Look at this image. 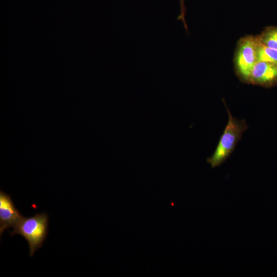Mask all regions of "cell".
I'll use <instances>...</instances> for the list:
<instances>
[{
    "label": "cell",
    "mask_w": 277,
    "mask_h": 277,
    "mask_svg": "<svg viewBox=\"0 0 277 277\" xmlns=\"http://www.w3.org/2000/svg\"><path fill=\"white\" fill-rule=\"evenodd\" d=\"M179 1L180 6V13L177 19L182 22L185 30L188 32V28L185 19L186 8L185 6V0Z\"/></svg>",
    "instance_id": "ba28073f"
},
{
    "label": "cell",
    "mask_w": 277,
    "mask_h": 277,
    "mask_svg": "<svg viewBox=\"0 0 277 277\" xmlns=\"http://www.w3.org/2000/svg\"><path fill=\"white\" fill-rule=\"evenodd\" d=\"M256 39V54L258 61H266L277 64V50L269 48Z\"/></svg>",
    "instance_id": "8992f818"
},
{
    "label": "cell",
    "mask_w": 277,
    "mask_h": 277,
    "mask_svg": "<svg viewBox=\"0 0 277 277\" xmlns=\"http://www.w3.org/2000/svg\"><path fill=\"white\" fill-rule=\"evenodd\" d=\"M226 107L228 115L227 124L214 153L207 159L212 168L218 167L226 161L234 150L244 132L248 128L245 120H238L234 117Z\"/></svg>",
    "instance_id": "6da1fadb"
},
{
    "label": "cell",
    "mask_w": 277,
    "mask_h": 277,
    "mask_svg": "<svg viewBox=\"0 0 277 277\" xmlns=\"http://www.w3.org/2000/svg\"><path fill=\"white\" fill-rule=\"evenodd\" d=\"M49 217L45 213L29 217H23L13 228L10 235L19 234L27 242L30 256L42 247L48 234Z\"/></svg>",
    "instance_id": "7a4b0ae2"
},
{
    "label": "cell",
    "mask_w": 277,
    "mask_h": 277,
    "mask_svg": "<svg viewBox=\"0 0 277 277\" xmlns=\"http://www.w3.org/2000/svg\"><path fill=\"white\" fill-rule=\"evenodd\" d=\"M256 45L255 36H246L240 39L235 51V72L240 80L247 84L253 67L258 62Z\"/></svg>",
    "instance_id": "3957f363"
},
{
    "label": "cell",
    "mask_w": 277,
    "mask_h": 277,
    "mask_svg": "<svg viewBox=\"0 0 277 277\" xmlns=\"http://www.w3.org/2000/svg\"><path fill=\"white\" fill-rule=\"evenodd\" d=\"M248 84L265 88L277 85V64L258 61L251 71Z\"/></svg>",
    "instance_id": "277c9868"
},
{
    "label": "cell",
    "mask_w": 277,
    "mask_h": 277,
    "mask_svg": "<svg viewBox=\"0 0 277 277\" xmlns=\"http://www.w3.org/2000/svg\"><path fill=\"white\" fill-rule=\"evenodd\" d=\"M257 38L265 46L277 50V26H268L256 36Z\"/></svg>",
    "instance_id": "52a82bcc"
},
{
    "label": "cell",
    "mask_w": 277,
    "mask_h": 277,
    "mask_svg": "<svg viewBox=\"0 0 277 277\" xmlns=\"http://www.w3.org/2000/svg\"><path fill=\"white\" fill-rule=\"evenodd\" d=\"M15 207L11 197L8 194L0 191V235L10 228H13L23 217Z\"/></svg>",
    "instance_id": "5b68a950"
}]
</instances>
